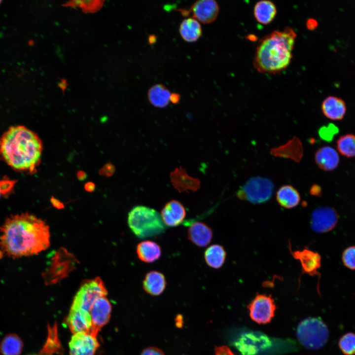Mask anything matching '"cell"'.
<instances>
[{"label": "cell", "mask_w": 355, "mask_h": 355, "mask_svg": "<svg viewBox=\"0 0 355 355\" xmlns=\"http://www.w3.org/2000/svg\"><path fill=\"white\" fill-rule=\"evenodd\" d=\"M213 231L206 224L197 221L190 225L187 230L188 239L199 247L208 246L213 238Z\"/></svg>", "instance_id": "cell-18"}, {"label": "cell", "mask_w": 355, "mask_h": 355, "mask_svg": "<svg viewBox=\"0 0 355 355\" xmlns=\"http://www.w3.org/2000/svg\"><path fill=\"white\" fill-rule=\"evenodd\" d=\"M276 200L281 206L290 209L299 205L300 196L298 190L293 186L284 185L278 190Z\"/></svg>", "instance_id": "cell-25"}, {"label": "cell", "mask_w": 355, "mask_h": 355, "mask_svg": "<svg viewBox=\"0 0 355 355\" xmlns=\"http://www.w3.org/2000/svg\"><path fill=\"white\" fill-rule=\"evenodd\" d=\"M321 110L327 118L333 120H338L344 118L346 111V106L342 99L329 96L323 101Z\"/></svg>", "instance_id": "cell-20"}, {"label": "cell", "mask_w": 355, "mask_h": 355, "mask_svg": "<svg viewBox=\"0 0 355 355\" xmlns=\"http://www.w3.org/2000/svg\"><path fill=\"white\" fill-rule=\"evenodd\" d=\"M290 251L293 257L300 261L304 273L310 276L318 274V270L321 264V257L318 253L307 248Z\"/></svg>", "instance_id": "cell-17"}, {"label": "cell", "mask_w": 355, "mask_h": 355, "mask_svg": "<svg viewBox=\"0 0 355 355\" xmlns=\"http://www.w3.org/2000/svg\"><path fill=\"white\" fill-rule=\"evenodd\" d=\"M310 193L312 195H319L320 193V187L316 184L313 185L310 190Z\"/></svg>", "instance_id": "cell-41"}, {"label": "cell", "mask_w": 355, "mask_h": 355, "mask_svg": "<svg viewBox=\"0 0 355 355\" xmlns=\"http://www.w3.org/2000/svg\"><path fill=\"white\" fill-rule=\"evenodd\" d=\"M1 0H0V3H1Z\"/></svg>", "instance_id": "cell-47"}, {"label": "cell", "mask_w": 355, "mask_h": 355, "mask_svg": "<svg viewBox=\"0 0 355 355\" xmlns=\"http://www.w3.org/2000/svg\"><path fill=\"white\" fill-rule=\"evenodd\" d=\"M99 344L96 336L91 333L74 334L69 343L70 355H94Z\"/></svg>", "instance_id": "cell-11"}, {"label": "cell", "mask_w": 355, "mask_h": 355, "mask_svg": "<svg viewBox=\"0 0 355 355\" xmlns=\"http://www.w3.org/2000/svg\"><path fill=\"white\" fill-rule=\"evenodd\" d=\"M274 190V184L269 179L254 177L249 178L237 192V196L241 200L252 204H259L268 201Z\"/></svg>", "instance_id": "cell-6"}, {"label": "cell", "mask_w": 355, "mask_h": 355, "mask_svg": "<svg viewBox=\"0 0 355 355\" xmlns=\"http://www.w3.org/2000/svg\"><path fill=\"white\" fill-rule=\"evenodd\" d=\"M318 25L317 21L313 18L309 19L306 22L307 28L310 30H314L317 28Z\"/></svg>", "instance_id": "cell-37"}, {"label": "cell", "mask_w": 355, "mask_h": 355, "mask_svg": "<svg viewBox=\"0 0 355 355\" xmlns=\"http://www.w3.org/2000/svg\"><path fill=\"white\" fill-rule=\"evenodd\" d=\"M50 201L52 205L58 209H61L64 207L63 203L54 197H51Z\"/></svg>", "instance_id": "cell-38"}, {"label": "cell", "mask_w": 355, "mask_h": 355, "mask_svg": "<svg viewBox=\"0 0 355 355\" xmlns=\"http://www.w3.org/2000/svg\"><path fill=\"white\" fill-rule=\"evenodd\" d=\"M251 319L259 324L271 321L274 316L276 305L271 295L257 294L248 305Z\"/></svg>", "instance_id": "cell-9"}, {"label": "cell", "mask_w": 355, "mask_h": 355, "mask_svg": "<svg viewBox=\"0 0 355 355\" xmlns=\"http://www.w3.org/2000/svg\"><path fill=\"white\" fill-rule=\"evenodd\" d=\"M296 36L295 31L288 26L263 36L255 51L254 68L259 73L272 74L285 70L291 62Z\"/></svg>", "instance_id": "cell-3"}, {"label": "cell", "mask_w": 355, "mask_h": 355, "mask_svg": "<svg viewBox=\"0 0 355 355\" xmlns=\"http://www.w3.org/2000/svg\"><path fill=\"white\" fill-rule=\"evenodd\" d=\"M315 160L318 167L326 171L335 169L340 161L337 152L329 146H324L319 148L315 153Z\"/></svg>", "instance_id": "cell-19"}, {"label": "cell", "mask_w": 355, "mask_h": 355, "mask_svg": "<svg viewBox=\"0 0 355 355\" xmlns=\"http://www.w3.org/2000/svg\"><path fill=\"white\" fill-rule=\"evenodd\" d=\"M0 256L12 258L36 255L50 246L47 224L33 214L11 215L0 226Z\"/></svg>", "instance_id": "cell-1"}, {"label": "cell", "mask_w": 355, "mask_h": 355, "mask_svg": "<svg viewBox=\"0 0 355 355\" xmlns=\"http://www.w3.org/2000/svg\"><path fill=\"white\" fill-rule=\"evenodd\" d=\"M178 31L181 38L187 42L196 41L202 34L200 22L192 17L183 20L179 25Z\"/></svg>", "instance_id": "cell-24"}, {"label": "cell", "mask_w": 355, "mask_h": 355, "mask_svg": "<svg viewBox=\"0 0 355 355\" xmlns=\"http://www.w3.org/2000/svg\"><path fill=\"white\" fill-rule=\"evenodd\" d=\"M54 256L50 267L43 275L48 284L56 283L63 279L74 266V264H71L74 262V257L64 249L56 252Z\"/></svg>", "instance_id": "cell-8"}, {"label": "cell", "mask_w": 355, "mask_h": 355, "mask_svg": "<svg viewBox=\"0 0 355 355\" xmlns=\"http://www.w3.org/2000/svg\"><path fill=\"white\" fill-rule=\"evenodd\" d=\"M337 221V215L334 210L327 207L316 209L312 213L311 226L319 233H324L331 230Z\"/></svg>", "instance_id": "cell-13"}, {"label": "cell", "mask_w": 355, "mask_h": 355, "mask_svg": "<svg viewBox=\"0 0 355 355\" xmlns=\"http://www.w3.org/2000/svg\"><path fill=\"white\" fill-rule=\"evenodd\" d=\"M277 13L276 5L269 0L258 1L253 8V15L255 20L262 25L271 23L275 19Z\"/></svg>", "instance_id": "cell-22"}, {"label": "cell", "mask_w": 355, "mask_h": 355, "mask_svg": "<svg viewBox=\"0 0 355 355\" xmlns=\"http://www.w3.org/2000/svg\"><path fill=\"white\" fill-rule=\"evenodd\" d=\"M296 335L304 347L310 350H317L326 343L329 332L327 326L321 319L310 317L299 323Z\"/></svg>", "instance_id": "cell-5"}, {"label": "cell", "mask_w": 355, "mask_h": 355, "mask_svg": "<svg viewBox=\"0 0 355 355\" xmlns=\"http://www.w3.org/2000/svg\"><path fill=\"white\" fill-rule=\"evenodd\" d=\"M271 153L276 156L288 157L299 161L302 157L303 148L299 140L294 138L285 144L272 150Z\"/></svg>", "instance_id": "cell-27"}, {"label": "cell", "mask_w": 355, "mask_h": 355, "mask_svg": "<svg viewBox=\"0 0 355 355\" xmlns=\"http://www.w3.org/2000/svg\"><path fill=\"white\" fill-rule=\"evenodd\" d=\"M76 177L79 180L82 181L86 178L87 174L84 171L79 170L76 173Z\"/></svg>", "instance_id": "cell-42"}, {"label": "cell", "mask_w": 355, "mask_h": 355, "mask_svg": "<svg viewBox=\"0 0 355 355\" xmlns=\"http://www.w3.org/2000/svg\"><path fill=\"white\" fill-rule=\"evenodd\" d=\"M136 252L139 259L147 263L158 260L162 253L160 246L156 242L150 240L139 243L137 246Z\"/></svg>", "instance_id": "cell-23"}, {"label": "cell", "mask_w": 355, "mask_h": 355, "mask_svg": "<svg viewBox=\"0 0 355 355\" xmlns=\"http://www.w3.org/2000/svg\"><path fill=\"white\" fill-rule=\"evenodd\" d=\"M214 352L215 355H235L230 348L226 346L216 347Z\"/></svg>", "instance_id": "cell-36"}, {"label": "cell", "mask_w": 355, "mask_h": 355, "mask_svg": "<svg viewBox=\"0 0 355 355\" xmlns=\"http://www.w3.org/2000/svg\"><path fill=\"white\" fill-rule=\"evenodd\" d=\"M111 311L110 303L106 296L100 297L95 301L90 311L92 322L91 333L97 336L101 328L108 322Z\"/></svg>", "instance_id": "cell-12"}, {"label": "cell", "mask_w": 355, "mask_h": 355, "mask_svg": "<svg viewBox=\"0 0 355 355\" xmlns=\"http://www.w3.org/2000/svg\"></svg>", "instance_id": "cell-46"}, {"label": "cell", "mask_w": 355, "mask_h": 355, "mask_svg": "<svg viewBox=\"0 0 355 355\" xmlns=\"http://www.w3.org/2000/svg\"><path fill=\"white\" fill-rule=\"evenodd\" d=\"M107 294V290L100 278L87 280L76 293L71 308L81 309L90 312L95 301L100 297L106 296Z\"/></svg>", "instance_id": "cell-7"}, {"label": "cell", "mask_w": 355, "mask_h": 355, "mask_svg": "<svg viewBox=\"0 0 355 355\" xmlns=\"http://www.w3.org/2000/svg\"><path fill=\"white\" fill-rule=\"evenodd\" d=\"M66 322L74 334L90 333L92 330V322L90 312L81 309L71 308Z\"/></svg>", "instance_id": "cell-15"}, {"label": "cell", "mask_w": 355, "mask_h": 355, "mask_svg": "<svg viewBox=\"0 0 355 355\" xmlns=\"http://www.w3.org/2000/svg\"><path fill=\"white\" fill-rule=\"evenodd\" d=\"M342 260L347 267L355 269V246L348 248L344 251Z\"/></svg>", "instance_id": "cell-32"}, {"label": "cell", "mask_w": 355, "mask_h": 355, "mask_svg": "<svg viewBox=\"0 0 355 355\" xmlns=\"http://www.w3.org/2000/svg\"><path fill=\"white\" fill-rule=\"evenodd\" d=\"M160 215L165 225L175 227L183 221L186 216V211L180 202L173 200L165 204Z\"/></svg>", "instance_id": "cell-16"}, {"label": "cell", "mask_w": 355, "mask_h": 355, "mask_svg": "<svg viewBox=\"0 0 355 355\" xmlns=\"http://www.w3.org/2000/svg\"><path fill=\"white\" fill-rule=\"evenodd\" d=\"M66 82H64L63 81L59 83L60 87L62 88L63 89H64L66 88Z\"/></svg>", "instance_id": "cell-44"}, {"label": "cell", "mask_w": 355, "mask_h": 355, "mask_svg": "<svg viewBox=\"0 0 355 355\" xmlns=\"http://www.w3.org/2000/svg\"><path fill=\"white\" fill-rule=\"evenodd\" d=\"M171 94L166 86L161 83H157L151 86L148 90L147 98L149 103L154 106L163 108L169 104Z\"/></svg>", "instance_id": "cell-26"}, {"label": "cell", "mask_w": 355, "mask_h": 355, "mask_svg": "<svg viewBox=\"0 0 355 355\" xmlns=\"http://www.w3.org/2000/svg\"><path fill=\"white\" fill-rule=\"evenodd\" d=\"M226 256L223 247L218 244L209 246L205 251L204 258L206 264L211 268L219 269L224 264Z\"/></svg>", "instance_id": "cell-28"}, {"label": "cell", "mask_w": 355, "mask_h": 355, "mask_svg": "<svg viewBox=\"0 0 355 355\" xmlns=\"http://www.w3.org/2000/svg\"><path fill=\"white\" fill-rule=\"evenodd\" d=\"M219 11L218 3L214 0H199L195 1L190 9H184L183 15L189 13L192 18L204 24H210L216 19Z\"/></svg>", "instance_id": "cell-10"}, {"label": "cell", "mask_w": 355, "mask_h": 355, "mask_svg": "<svg viewBox=\"0 0 355 355\" xmlns=\"http://www.w3.org/2000/svg\"><path fill=\"white\" fill-rule=\"evenodd\" d=\"M180 99V96L179 94L174 93H171L170 95V102L173 104H178Z\"/></svg>", "instance_id": "cell-39"}, {"label": "cell", "mask_w": 355, "mask_h": 355, "mask_svg": "<svg viewBox=\"0 0 355 355\" xmlns=\"http://www.w3.org/2000/svg\"><path fill=\"white\" fill-rule=\"evenodd\" d=\"M115 171L114 166L110 163H108L104 165L99 171L100 175L109 177L113 175Z\"/></svg>", "instance_id": "cell-34"}, {"label": "cell", "mask_w": 355, "mask_h": 355, "mask_svg": "<svg viewBox=\"0 0 355 355\" xmlns=\"http://www.w3.org/2000/svg\"><path fill=\"white\" fill-rule=\"evenodd\" d=\"M167 282L164 275L157 271L147 273L142 282L143 288L152 296L160 295L165 289Z\"/></svg>", "instance_id": "cell-21"}, {"label": "cell", "mask_w": 355, "mask_h": 355, "mask_svg": "<svg viewBox=\"0 0 355 355\" xmlns=\"http://www.w3.org/2000/svg\"><path fill=\"white\" fill-rule=\"evenodd\" d=\"M338 132L337 128L332 124L324 126L320 128L319 134L320 138L325 141H330Z\"/></svg>", "instance_id": "cell-33"}, {"label": "cell", "mask_w": 355, "mask_h": 355, "mask_svg": "<svg viewBox=\"0 0 355 355\" xmlns=\"http://www.w3.org/2000/svg\"><path fill=\"white\" fill-rule=\"evenodd\" d=\"M269 344V340L264 335L250 332L242 335L235 345L243 355H254Z\"/></svg>", "instance_id": "cell-14"}, {"label": "cell", "mask_w": 355, "mask_h": 355, "mask_svg": "<svg viewBox=\"0 0 355 355\" xmlns=\"http://www.w3.org/2000/svg\"><path fill=\"white\" fill-rule=\"evenodd\" d=\"M2 195L1 189L0 185V197Z\"/></svg>", "instance_id": "cell-45"}, {"label": "cell", "mask_w": 355, "mask_h": 355, "mask_svg": "<svg viewBox=\"0 0 355 355\" xmlns=\"http://www.w3.org/2000/svg\"><path fill=\"white\" fill-rule=\"evenodd\" d=\"M84 189L88 192H92L94 191L95 189V184L91 181L87 182L84 184Z\"/></svg>", "instance_id": "cell-40"}, {"label": "cell", "mask_w": 355, "mask_h": 355, "mask_svg": "<svg viewBox=\"0 0 355 355\" xmlns=\"http://www.w3.org/2000/svg\"><path fill=\"white\" fill-rule=\"evenodd\" d=\"M128 224L133 233L141 239L159 235L166 228L159 213L144 206H136L130 211Z\"/></svg>", "instance_id": "cell-4"}, {"label": "cell", "mask_w": 355, "mask_h": 355, "mask_svg": "<svg viewBox=\"0 0 355 355\" xmlns=\"http://www.w3.org/2000/svg\"><path fill=\"white\" fill-rule=\"evenodd\" d=\"M337 147L347 157L355 156V135L350 134L340 137L337 141Z\"/></svg>", "instance_id": "cell-30"}, {"label": "cell", "mask_w": 355, "mask_h": 355, "mask_svg": "<svg viewBox=\"0 0 355 355\" xmlns=\"http://www.w3.org/2000/svg\"><path fill=\"white\" fill-rule=\"evenodd\" d=\"M141 355H165L163 352L160 349L150 347L144 349Z\"/></svg>", "instance_id": "cell-35"}, {"label": "cell", "mask_w": 355, "mask_h": 355, "mask_svg": "<svg viewBox=\"0 0 355 355\" xmlns=\"http://www.w3.org/2000/svg\"><path fill=\"white\" fill-rule=\"evenodd\" d=\"M23 347L20 338L14 334L6 336L0 344V352L3 355H20Z\"/></svg>", "instance_id": "cell-29"}, {"label": "cell", "mask_w": 355, "mask_h": 355, "mask_svg": "<svg viewBox=\"0 0 355 355\" xmlns=\"http://www.w3.org/2000/svg\"><path fill=\"white\" fill-rule=\"evenodd\" d=\"M42 150L39 137L24 126H11L0 138V158L17 172L36 173Z\"/></svg>", "instance_id": "cell-2"}, {"label": "cell", "mask_w": 355, "mask_h": 355, "mask_svg": "<svg viewBox=\"0 0 355 355\" xmlns=\"http://www.w3.org/2000/svg\"><path fill=\"white\" fill-rule=\"evenodd\" d=\"M147 40L149 44H153L157 41V37L154 35H150L148 37Z\"/></svg>", "instance_id": "cell-43"}, {"label": "cell", "mask_w": 355, "mask_h": 355, "mask_svg": "<svg viewBox=\"0 0 355 355\" xmlns=\"http://www.w3.org/2000/svg\"><path fill=\"white\" fill-rule=\"evenodd\" d=\"M339 348L346 355L355 354V334L349 332L345 334L340 339Z\"/></svg>", "instance_id": "cell-31"}]
</instances>
